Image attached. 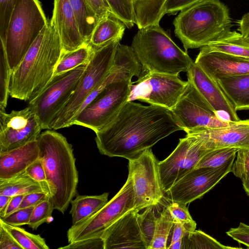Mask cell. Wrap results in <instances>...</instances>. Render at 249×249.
<instances>
[{"label": "cell", "instance_id": "cell-48", "mask_svg": "<svg viewBox=\"0 0 249 249\" xmlns=\"http://www.w3.org/2000/svg\"><path fill=\"white\" fill-rule=\"evenodd\" d=\"M100 20L114 15L107 0H86Z\"/></svg>", "mask_w": 249, "mask_h": 249}, {"label": "cell", "instance_id": "cell-9", "mask_svg": "<svg viewBox=\"0 0 249 249\" xmlns=\"http://www.w3.org/2000/svg\"><path fill=\"white\" fill-rule=\"evenodd\" d=\"M135 193L131 177L117 194L103 207L86 220L72 225L67 231L69 243L102 237L105 230L129 211L135 208Z\"/></svg>", "mask_w": 249, "mask_h": 249}, {"label": "cell", "instance_id": "cell-27", "mask_svg": "<svg viewBox=\"0 0 249 249\" xmlns=\"http://www.w3.org/2000/svg\"><path fill=\"white\" fill-rule=\"evenodd\" d=\"M126 26L115 15L99 20L92 33L89 43L98 47L116 38L122 39Z\"/></svg>", "mask_w": 249, "mask_h": 249}, {"label": "cell", "instance_id": "cell-8", "mask_svg": "<svg viewBox=\"0 0 249 249\" xmlns=\"http://www.w3.org/2000/svg\"><path fill=\"white\" fill-rule=\"evenodd\" d=\"M131 79H125L107 84L74 118L76 124L92 130L95 133L108 125L128 101Z\"/></svg>", "mask_w": 249, "mask_h": 249}, {"label": "cell", "instance_id": "cell-20", "mask_svg": "<svg viewBox=\"0 0 249 249\" xmlns=\"http://www.w3.org/2000/svg\"><path fill=\"white\" fill-rule=\"evenodd\" d=\"M186 72L188 80L194 84L215 111L226 113L232 121L240 120L233 104L216 81L198 65L194 62Z\"/></svg>", "mask_w": 249, "mask_h": 249}, {"label": "cell", "instance_id": "cell-19", "mask_svg": "<svg viewBox=\"0 0 249 249\" xmlns=\"http://www.w3.org/2000/svg\"><path fill=\"white\" fill-rule=\"evenodd\" d=\"M195 62L215 81L249 73V60L226 53L200 48Z\"/></svg>", "mask_w": 249, "mask_h": 249}, {"label": "cell", "instance_id": "cell-5", "mask_svg": "<svg viewBox=\"0 0 249 249\" xmlns=\"http://www.w3.org/2000/svg\"><path fill=\"white\" fill-rule=\"evenodd\" d=\"M131 46L145 73L178 76L181 72H187L194 62L159 24L139 29Z\"/></svg>", "mask_w": 249, "mask_h": 249}, {"label": "cell", "instance_id": "cell-35", "mask_svg": "<svg viewBox=\"0 0 249 249\" xmlns=\"http://www.w3.org/2000/svg\"><path fill=\"white\" fill-rule=\"evenodd\" d=\"M238 150L236 148H227L210 151L200 160L195 168L221 166L233 156L236 155Z\"/></svg>", "mask_w": 249, "mask_h": 249}, {"label": "cell", "instance_id": "cell-34", "mask_svg": "<svg viewBox=\"0 0 249 249\" xmlns=\"http://www.w3.org/2000/svg\"><path fill=\"white\" fill-rule=\"evenodd\" d=\"M12 71L10 67L4 43H0V110H5L7 106L9 87Z\"/></svg>", "mask_w": 249, "mask_h": 249}, {"label": "cell", "instance_id": "cell-36", "mask_svg": "<svg viewBox=\"0 0 249 249\" xmlns=\"http://www.w3.org/2000/svg\"><path fill=\"white\" fill-rule=\"evenodd\" d=\"M113 14L128 28L135 23L133 0H107Z\"/></svg>", "mask_w": 249, "mask_h": 249}, {"label": "cell", "instance_id": "cell-39", "mask_svg": "<svg viewBox=\"0 0 249 249\" xmlns=\"http://www.w3.org/2000/svg\"><path fill=\"white\" fill-rule=\"evenodd\" d=\"M54 210L50 199L40 203L35 207L27 225L33 231L36 230L40 225L48 222Z\"/></svg>", "mask_w": 249, "mask_h": 249}, {"label": "cell", "instance_id": "cell-38", "mask_svg": "<svg viewBox=\"0 0 249 249\" xmlns=\"http://www.w3.org/2000/svg\"><path fill=\"white\" fill-rule=\"evenodd\" d=\"M166 208L172 216L174 222L182 224L190 232L196 230V224L191 217L186 204L172 202Z\"/></svg>", "mask_w": 249, "mask_h": 249}, {"label": "cell", "instance_id": "cell-53", "mask_svg": "<svg viewBox=\"0 0 249 249\" xmlns=\"http://www.w3.org/2000/svg\"><path fill=\"white\" fill-rule=\"evenodd\" d=\"M11 196L0 195V218L3 217Z\"/></svg>", "mask_w": 249, "mask_h": 249}, {"label": "cell", "instance_id": "cell-3", "mask_svg": "<svg viewBox=\"0 0 249 249\" xmlns=\"http://www.w3.org/2000/svg\"><path fill=\"white\" fill-rule=\"evenodd\" d=\"M37 140L38 159L45 171L50 200L54 210L64 213L77 194L78 173L72 146L62 134L49 129Z\"/></svg>", "mask_w": 249, "mask_h": 249}, {"label": "cell", "instance_id": "cell-55", "mask_svg": "<svg viewBox=\"0 0 249 249\" xmlns=\"http://www.w3.org/2000/svg\"><path fill=\"white\" fill-rule=\"evenodd\" d=\"M243 188L249 196V179L242 183Z\"/></svg>", "mask_w": 249, "mask_h": 249}, {"label": "cell", "instance_id": "cell-28", "mask_svg": "<svg viewBox=\"0 0 249 249\" xmlns=\"http://www.w3.org/2000/svg\"><path fill=\"white\" fill-rule=\"evenodd\" d=\"M202 47L249 60V44L243 39L240 33L235 31H230L218 40Z\"/></svg>", "mask_w": 249, "mask_h": 249}, {"label": "cell", "instance_id": "cell-14", "mask_svg": "<svg viewBox=\"0 0 249 249\" xmlns=\"http://www.w3.org/2000/svg\"><path fill=\"white\" fill-rule=\"evenodd\" d=\"M201 139L187 134L179 139L175 150L165 160L159 161L160 180L164 194L179 179L194 169L200 160L208 152Z\"/></svg>", "mask_w": 249, "mask_h": 249}, {"label": "cell", "instance_id": "cell-32", "mask_svg": "<svg viewBox=\"0 0 249 249\" xmlns=\"http://www.w3.org/2000/svg\"><path fill=\"white\" fill-rule=\"evenodd\" d=\"M0 224L3 225L23 249H49L45 239L40 234L31 233L20 227L9 225L4 223L1 219Z\"/></svg>", "mask_w": 249, "mask_h": 249}, {"label": "cell", "instance_id": "cell-17", "mask_svg": "<svg viewBox=\"0 0 249 249\" xmlns=\"http://www.w3.org/2000/svg\"><path fill=\"white\" fill-rule=\"evenodd\" d=\"M187 134L198 136L209 151L227 148L249 150V119L232 121L224 127L199 128Z\"/></svg>", "mask_w": 249, "mask_h": 249}, {"label": "cell", "instance_id": "cell-18", "mask_svg": "<svg viewBox=\"0 0 249 249\" xmlns=\"http://www.w3.org/2000/svg\"><path fill=\"white\" fill-rule=\"evenodd\" d=\"M140 211H129L105 230L102 236L105 249H147L138 222Z\"/></svg>", "mask_w": 249, "mask_h": 249}, {"label": "cell", "instance_id": "cell-4", "mask_svg": "<svg viewBox=\"0 0 249 249\" xmlns=\"http://www.w3.org/2000/svg\"><path fill=\"white\" fill-rule=\"evenodd\" d=\"M173 25L185 52L216 41L231 31L227 6L219 0H205L180 11Z\"/></svg>", "mask_w": 249, "mask_h": 249}, {"label": "cell", "instance_id": "cell-54", "mask_svg": "<svg viewBox=\"0 0 249 249\" xmlns=\"http://www.w3.org/2000/svg\"><path fill=\"white\" fill-rule=\"evenodd\" d=\"M182 240L183 239H180L177 242L170 244L169 246L167 249H181L182 248Z\"/></svg>", "mask_w": 249, "mask_h": 249}, {"label": "cell", "instance_id": "cell-44", "mask_svg": "<svg viewBox=\"0 0 249 249\" xmlns=\"http://www.w3.org/2000/svg\"><path fill=\"white\" fill-rule=\"evenodd\" d=\"M226 234L238 243L249 248V225L240 222L237 227L231 228Z\"/></svg>", "mask_w": 249, "mask_h": 249}, {"label": "cell", "instance_id": "cell-52", "mask_svg": "<svg viewBox=\"0 0 249 249\" xmlns=\"http://www.w3.org/2000/svg\"><path fill=\"white\" fill-rule=\"evenodd\" d=\"M24 196V195H20L12 196L3 218L11 214L18 209Z\"/></svg>", "mask_w": 249, "mask_h": 249}, {"label": "cell", "instance_id": "cell-22", "mask_svg": "<svg viewBox=\"0 0 249 249\" xmlns=\"http://www.w3.org/2000/svg\"><path fill=\"white\" fill-rule=\"evenodd\" d=\"M38 157L37 140L18 148L0 152V179L11 178L25 172Z\"/></svg>", "mask_w": 249, "mask_h": 249}, {"label": "cell", "instance_id": "cell-29", "mask_svg": "<svg viewBox=\"0 0 249 249\" xmlns=\"http://www.w3.org/2000/svg\"><path fill=\"white\" fill-rule=\"evenodd\" d=\"M79 32L83 39L89 43L99 19L86 0H69Z\"/></svg>", "mask_w": 249, "mask_h": 249}, {"label": "cell", "instance_id": "cell-1", "mask_svg": "<svg viewBox=\"0 0 249 249\" xmlns=\"http://www.w3.org/2000/svg\"><path fill=\"white\" fill-rule=\"evenodd\" d=\"M179 130L183 129L170 109L129 101L95 140L101 154L130 160Z\"/></svg>", "mask_w": 249, "mask_h": 249}, {"label": "cell", "instance_id": "cell-2", "mask_svg": "<svg viewBox=\"0 0 249 249\" xmlns=\"http://www.w3.org/2000/svg\"><path fill=\"white\" fill-rule=\"evenodd\" d=\"M62 52L58 33L51 19L12 71L10 96L28 102L35 99L53 79Z\"/></svg>", "mask_w": 249, "mask_h": 249}, {"label": "cell", "instance_id": "cell-45", "mask_svg": "<svg viewBox=\"0 0 249 249\" xmlns=\"http://www.w3.org/2000/svg\"><path fill=\"white\" fill-rule=\"evenodd\" d=\"M205 0H167L164 6V13L174 15L194 4Z\"/></svg>", "mask_w": 249, "mask_h": 249}, {"label": "cell", "instance_id": "cell-10", "mask_svg": "<svg viewBox=\"0 0 249 249\" xmlns=\"http://www.w3.org/2000/svg\"><path fill=\"white\" fill-rule=\"evenodd\" d=\"M88 64L53 77L44 90L29 102L42 129H50L52 123L75 90Z\"/></svg>", "mask_w": 249, "mask_h": 249}, {"label": "cell", "instance_id": "cell-40", "mask_svg": "<svg viewBox=\"0 0 249 249\" xmlns=\"http://www.w3.org/2000/svg\"><path fill=\"white\" fill-rule=\"evenodd\" d=\"M231 172L244 182L249 179V150H239Z\"/></svg>", "mask_w": 249, "mask_h": 249}, {"label": "cell", "instance_id": "cell-15", "mask_svg": "<svg viewBox=\"0 0 249 249\" xmlns=\"http://www.w3.org/2000/svg\"><path fill=\"white\" fill-rule=\"evenodd\" d=\"M236 156L216 168L201 167L193 169L165 193L167 199L187 205L200 198L231 172Z\"/></svg>", "mask_w": 249, "mask_h": 249}, {"label": "cell", "instance_id": "cell-47", "mask_svg": "<svg viewBox=\"0 0 249 249\" xmlns=\"http://www.w3.org/2000/svg\"><path fill=\"white\" fill-rule=\"evenodd\" d=\"M0 249H23L1 224H0Z\"/></svg>", "mask_w": 249, "mask_h": 249}, {"label": "cell", "instance_id": "cell-11", "mask_svg": "<svg viewBox=\"0 0 249 249\" xmlns=\"http://www.w3.org/2000/svg\"><path fill=\"white\" fill-rule=\"evenodd\" d=\"M176 105L170 109L178 124L186 133L202 128H216L229 125L215 111L189 80Z\"/></svg>", "mask_w": 249, "mask_h": 249}, {"label": "cell", "instance_id": "cell-33", "mask_svg": "<svg viewBox=\"0 0 249 249\" xmlns=\"http://www.w3.org/2000/svg\"><path fill=\"white\" fill-rule=\"evenodd\" d=\"M229 249L237 248L226 246L203 231L195 230L183 237L182 249Z\"/></svg>", "mask_w": 249, "mask_h": 249}, {"label": "cell", "instance_id": "cell-49", "mask_svg": "<svg viewBox=\"0 0 249 249\" xmlns=\"http://www.w3.org/2000/svg\"><path fill=\"white\" fill-rule=\"evenodd\" d=\"M25 172L36 181L47 182L44 168L38 159L28 166Z\"/></svg>", "mask_w": 249, "mask_h": 249}, {"label": "cell", "instance_id": "cell-13", "mask_svg": "<svg viewBox=\"0 0 249 249\" xmlns=\"http://www.w3.org/2000/svg\"><path fill=\"white\" fill-rule=\"evenodd\" d=\"M128 175L132 180L135 208L156 206L164 197L158 168L159 161L151 148L128 160Z\"/></svg>", "mask_w": 249, "mask_h": 249}, {"label": "cell", "instance_id": "cell-37", "mask_svg": "<svg viewBox=\"0 0 249 249\" xmlns=\"http://www.w3.org/2000/svg\"><path fill=\"white\" fill-rule=\"evenodd\" d=\"M155 206H148L142 213H138V222L147 249L152 242L155 231Z\"/></svg>", "mask_w": 249, "mask_h": 249}, {"label": "cell", "instance_id": "cell-30", "mask_svg": "<svg viewBox=\"0 0 249 249\" xmlns=\"http://www.w3.org/2000/svg\"><path fill=\"white\" fill-rule=\"evenodd\" d=\"M93 47L89 43L72 51L62 52L56 67L53 77L62 74L89 62Z\"/></svg>", "mask_w": 249, "mask_h": 249}, {"label": "cell", "instance_id": "cell-41", "mask_svg": "<svg viewBox=\"0 0 249 249\" xmlns=\"http://www.w3.org/2000/svg\"><path fill=\"white\" fill-rule=\"evenodd\" d=\"M18 0H0V39L5 42L10 18Z\"/></svg>", "mask_w": 249, "mask_h": 249}, {"label": "cell", "instance_id": "cell-24", "mask_svg": "<svg viewBox=\"0 0 249 249\" xmlns=\"http://www.w3.org/2000/svg\"><path fill=\"white\" fill-rule=\"evenodd\" d=\"M42 192L50 194L47 182L36 181L25 172L11 178L0 179V195L12 197Z\"/></svg>", "mask_w": 249, "mask_h": 249}, {"label": "cell", "instance_id": "cell-46", "mask_svg": "<svg viewBox=\"0 0 249 249\" xmlns=\"http://www.w3.org/2000/svg\"><path fill=\"white\" fill-rule=\"evenodd\" d=\"M49 199H50V194L42 192L27 194L24 196L18 210L30 207H36L40 203Z\"/></svg>", "mask_w": 249, "mask_h": 249}, {"label": "cell", "instance_id": "cell-31", "mask_svg": "<svg viewBox=\"0 0 249 249\" xmlns=\"http://www.w3.org/2000/svg\"><path fill=\"white\" fill-rule=\"evenodd\" d=\"M174 226L172 216L164 207L160 216L156 217L154 236L148 249H166L170 231Z\"/></svg>", "mask_w": 249, "mask_h": 249}, {"label": "cell", "instance_id": "cell-16", "mask_svg": "<svg viewBox=\"0 0 249 249\" xmlns=\"http://www.w3.org/2000/svg\"><path fill=\"white\" fill-rule=\"evenodd\" d=\"M42 129L38 117L29 106L10 113L0 110V152L36 140Z\"/></svg>", "mask_w": 249, "mask_h": 249}, {"label": "cell", "instance_id": "cell-42", "mask_svg": "<svg viewBox=\"0 0 249 249\" xmlns=\"http://www.w3.org/2000/svg\"><path fill=\"white\" fill-rule=\"evenodd\" d=\"M35 207L18 209L1 219L4 223L14 227L28 225Z\"/></svg>", "mask_w": 249, "mask_h": 249}, {"label": "cell", "instance_id": "cell-43", "mask_svg": "<svg viewBox=\"0 0 249 249\" xmlns=\"http://www.w3.org/2000/svg\"><path fill=\"white\" fill-rule=\"evenodd\" d=\"M59 249H105L104 241L102 237L86 239L69 243Z\"/></svg>", "mask_w": 249, "mask_h": 249}, {"label": "cell", "instance_id": "cell-6", "mask_svg": "<svg viewBox=\"0 0 249 249\" xmlns=\"http://www.w3.org/2000/svg\"><path fill=\"white\" fill-rule=\"evenodd\" d=\"M121 40L116 38L101 46H93L91 59L75 90L52 123L50 129L72 125L73 119L85 100L110 73Z\"/></svg>", "mask_w": 249, "mask_h": 249}, {"label": "cell", "instance_id": "cell-21", "mask_svg": "<svg viewBox=\"0 0 249 249\" xmlns=\"http://www.w3.org/2000/svg\"><path fill=\"white\" fill-rule=\"evenodd\" d=\"M51 20L58 33L62 52L72 51L88 44L79 32L69 0H53Z\"/></svg>", "mask_w": 249, "mask_h": 249}, {"label": "cell", "instance_id": "cell-12", "mask_svg": "<svg viewBox=\"0 0 249 249\" xmlns=\"http://www.w3.org/2000/svg\"><path fill=\"white\" fill-rule=\"evenodd\" d=\"M135 83L130 85L127 102L139 100L170 110L176 105L188 84L178 75L158 72L143 73Z\"/></svg>", "mask_w": 249, "mask_h": 249}, {"label": "cell", "instance_id": "cell-25", "mask_svg": "<svg viewBox=\"0 0 249 249\" xmlns=\"http://www.w3.org/2000/svg\"><path fill=\"white\" fill-rule=\"evenodd\" d=\"M108 195L107 192L95 196L77 194L71 201L72 225L86 220L103 207L108 202Z\"/></svg>", "mask_w": 249, "mask_h": 249}, {"label": "cell", "instance_id": "cell-7", "mask_svg": "<svg viewBox=\"0 0 249 249\" xmlns=\"http://www.w3.org/2000/svg\"><path fill=\"white\" fill-rule=\"evenodd\" d=\"M48 21L38 0H18L12 14L4 43L13 71Z\"/></svg>", "mask_w": 249, "mask_h": 249}, {"label": "cell", "instance_id": "cell-26", "mask_svg": "<svg viewBox=\"0 0 249 249\" xmlns=\"http://www.w3.org/2000/svg\"><path fill=\"white\" fill-rule=\"evenodd\" d=\"M167 0H133L135 23L139 29L159 24L165 15Z\"/></svg>", "mask_w": 249, "mask_h": 249}, {"label": "cell", "instance_id": "cell-23", "mask_svg": "<svg viewBox=\"0 0 249 249\" xmlns=\"http://www.w3.org/2000/svg\"><path fill=\"white\" fill-rule=\"evenodd\" d=\"M237 111L249 110V73L215 80Z\"/></svg>", "mask_w": 249, "mask_h": 249}, {"label": "cell", "instance_id": "cell-50", "mask_svg": "<svg viewBox=\"0 0 249 249\" xmlns=\"http://www.w3.org/2000/svg\"><path fill=\"white\" fill-rule=\"evenodd\" d=\"M238 23V31L240 32L243 39L249 44V12L242 16Z\"/></svg>", "mask_w": 249, "mask_h": 249}, {"label": "cell", "instance_id": "cell-51", "mask_svg": "<svg viewBox=\"0 0 249 249\" xmlns=\"http://www.w3.org/2000/svg\"><path fill=\"white\" fill-rule=\"evenodd\" d=\"M173 227L174 230L170 244L183 239L185 236L191 233L180 223L174 222Z\"/></svg>", "mask_w": 249, "mask_h": 249}]
</instances>
